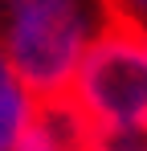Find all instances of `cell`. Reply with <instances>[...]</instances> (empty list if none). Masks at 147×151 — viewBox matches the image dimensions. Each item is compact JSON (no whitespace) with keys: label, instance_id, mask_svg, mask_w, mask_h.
Here are the masks:
<instances>
[{"label":"cell","instance_id":"4","mask_svg":"<svg viewBox=\"0 0 147 151\" xmlns=\"http://www.w3.org/2000/svg\"><path fill=\"white\" fill-rule=\"evenodd\" d=\"M33 114H37V98L24 90V82L12 74L8 57L0 49V151H12L21 143Z\"/></svg>","mask_w":147,"mask_h":151},{"label":"cell","instance_id":"7","mask_svg":"<svg viewBox=\"0 0 147 151\" xmlns=\"http://www.w3.org/2000/svg\"><path fill=\"white\" fill-rule=\"evenodd\" d=\"M0 8H4V0H0Z\"/></svg>","mask_w":147,"mask_h":151},{"label":"cell","instance_id":"2","mask_svg":"<svg viewBox=\"0 0 147 151\" xmlns=\"http://www.w3.org/2000/svg\"><path fill=\"white\" fill-rule=\"evenodd\" d=\"M66 98L86 123H147V29L106 12Z\"/></svg>","mask_w":147,"mask_h":151},{"label":"cell","instance_id":"3","mask_svg":"<svg viewBox=\"0 0 147 151\" xmlns=\"http://www.w3.org/2000/svg\"><path fill=\"white\" fill-rule=\"evenodd\" d=\"M82 131H86V119L78 114L70 98H49L37 102V114L12 151H78Z\"/></svg>","mask_w":147,"mask_h":151},{"label":"cell","instance_id":"5","mask_svg":"<svg viewBox=\"0 0 147 151\" xmlns=\"http://www.w3.org/2000/svg\"><path fill=\"white\" fill-rule=\"evenodd\" d=\"M78 151H147V123H86Z\"/></svg>","mask_w":147,"mask_h":151},{"label":"cell","instance_id":"6","mask_svg":"<svg viewBox=\"0 0 147 151\" xmlns=\"http://www.w3.org/2000/svg\"><path fill=\"white\" fill-rule=\"evenodd\" d=\"M119 8L131 17V21H139V25L147 21V0H119Z\"/></svg>","mask_w":147,"mask_h":151},{"label":"cell","instance_id":"1","mask_svg":"<svg viewBox=\"0 0 147 151\" xmlns=\"http://www.w3.org/2000/svg\"><path fill=\"white\" fill-rule=\"evenodd\" d=\"M98 25L90 0H4L0 49L37 102L66 98Z\"/></svg>","mask_w":147,"mask_h":151}]
</instances>
